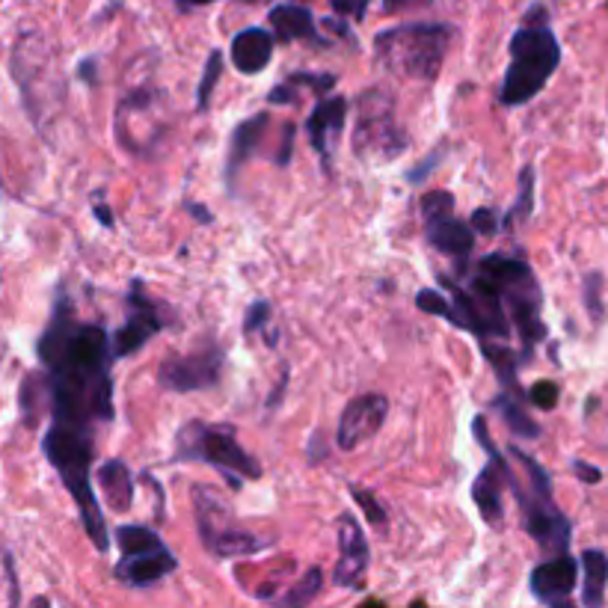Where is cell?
Here are the masks:
<instances>
[{"label": "cell", "instance_id": "cell-1", "mask_svg": "<svg viewBox=\"0 0 608 608\" xmlns=\"http://www.w3.org/2000/svg\"><path fill=\"white\" fill-rule=\"evenodd\" d=\"M42 362L51 422L98 428L114 422V377H110V333L75 315L69 294H57L51 321L36 342Z\"/></svg>", "mask_w": 608, "mask_h": 608}, {"label": "cell", "instance_id": "cell-2", "mask_svg": "<svg viewBox=\"0 0 608 608\" xmlns=\"http://www.w3.org/2000/svg\"><path fill=\"white\" fill-rule=\"evenodd\" d=\"M42 454L60 475L69 496L78 504L80 522L87 538L98 552H110V531H107L105 511L98 502L96 490H92V460H96V440L89 428L78 424L51 422V428L42 437Z\"/></svg>", "mask_w": 608, "mask_h": 608}, {"label": "cell", "instance_id": "cell-3", "mask_svg": "<svg viewBox=\"0 0 608 608\" xmlns=\"http://www.w3.org/2000/svg\"><path fill=\"white\" fill-rule=\"evenodd\" d=\"M511 62L504 71L499 101L504 107H522L543 92L561 66V42L549 27V12L543 3H531L522 27L511 36Z\"/></svg>", "mask_w": 608, "mask_h": 608}, {"label": "cell", "instance_id": "cell-4", "mask_svg": "<svg viewBox=\"0 0 608 608\" xmlns=\"http://www.w3.org/2000/svg\"><path fill=\"white\" fill-rule=\"evenodd\" d=\"M478 276H484L493 285L504 303L511 330L517 326V335L522 342V360H531L535 344L547 339V324L540 317L543 308V292L531 265L520 256H502V253H490L478 262Z\"/></svg>", "mask_w": 608, "mask_h": 608}, {"label": "cell", "instance_id": "cell-5", "mask_svg": "<svg viewBox=\"0 0 608 608\" xmlns=\"http://www.w3.org/2000/svg\"><path fill=\"white\" fill-rule=\"evenodd\" d=\"M451 39H454V27L440 24V21H410V24L380 30L374 36V57L392 75L431 84L440 78Z\"/></svg>", "mask_w": 608, "mask_h": 608}, {"label": "cell", "instance_id": "cell-6", "mask_svg": "<svg viewBox=\"0 0 608 608\" xmlns=\"http://www.w3.org/2000/svg\"><path fill=\"white\" fill-rule=\"evenodd\" d=\"M517 463H522V472L529 478V484H522L517 472L508 481V490L513 493L517 504H520L522 511V529L529 531V538H535L543 552H567L570 549V535H573V526L567 520L565 513L558 511L556 496H552V478L543 467H540L538 460L526 454L522 449L511 445L508 451Z\"/></svg>", "mask_w": 608, "mask_h": 608}, {"label": "cell", "instance_id": "cell-7", "mask_svg": "<svg viewBox=\"0 0 608 608\" xmlns=\"http://www.w3.org/2000/svg\"><path fill=\"white\" fill-rule=\"evenodd\" d=\"M176 460H203L226 478L232 490H241L244 481L262 478V463L241 445L232 424L187 422L178 431Z\"/></svg>", "mask_w": 608, "mask_h": 608}, {"label": "cell", "instance_id": "cell-8", "mask_svg": "<svg viewBox=\"0 0 608 608\" xmlns=\"http://www.w3.org/2000/svg\"><path fill=\"white\" fill-rule=\"evenodd\" d=\"M353 151L365 160H392L410 149L404 125L398 122L395 98L386 89H365L356 98Z\"/></svg>", "mask_w": 608, "mask_h": 608}, {"label": "cell", "instance_id": "cell-9", "mask_svg": "<svg viewBox=\"0 0 608 608\" xmlns=\"http://www.w3.org/2000/svg\"><path fill=\"white\" fill-rule=\"evenodd\" d=\"M114 538L119 547V565L114 576L128 588H151L178 570L176 556L146 526H119Z\"/></svg>", "mask_w": 608, "mask_h": 608}, {"label": "cell", "instance_id": "cell-10", "mask_svg": "<svg viewBox=\"0 0 608 608\" xmlns=\"http://www.w3.org/2000/svg\"><path fill=\"white\" fill-rule=\"evenodd\" d=\"M472 433H475L478 445L484 449L487 454V467L481 469V475L472 481L469 487V493H472V502L481 511L487 526H493V529H502L504 522V487L513 478V469L508 463L502 451L496 449L493 440H490V433H487V419L484 415H475V422H472Z\"/></svg>", "mask_w": 608, "mask_h": 608}, {"label": "cell", "instance_id": "cell-11", "mask_svg": "<svg viewBox=\"0 0 608 608\" xmlns=\"http://www.w3.org/2000/svg\"><path fill=\"white\" fill-rule=\"evenodd\" d=\"M194 502H196L199 535H203L205 549H208L212 556L244 558V556H256V552H262V549L267 547H274V538H258V535H249V531L220 526V517L226 511H223L220 502H217L205 487H196Z\"/></svg>", "mask_w": 608, "mask_h": 608}, {"label": "cell", "instance_id": "cell-12", "mask_svg": "<svg viewBox=\"0 0 608 608\" xmlns=\"http://www.w3.org/2000/svg\"><path fill=\"white\" fill-rule=\"evenodd\" d=\"M223 365H226V351L220 344H205L199 351L187 353V356H173V360L158 365V383L167 392H205L214 389L223 377Z\"/></svg>", "mask_w": 608, "mask_h": 608}, {"label": "cell", "instance_id": "cell-13", "mask_svg": "<svg viewBox=\"0 0 608 608\" xmlns=\"http://www.w3.org/2000/svg\"><path fill=\"white\" fill-rule=\"evenodd\" d=\"M128 321H125L114 335H110V353L114 360H125L131 353L143 351L146 344L167 330V317H164V303L146 297V285L134 280L131 292H128Z\"/></svg>", "mask_w": 608, "mask_h": 608}, {"label": "cell", "instance_id": "cell-14", "mask_svg": "<svg viewBox=\"0 0 608 608\" xmlns=\"http://www.w3.org/2000/svg\"><path fill=\"white\" fill-rule=\"evenodd\" d=\"M389 415V398L380 392H365V395L353 398L351 404L344 406L342 419H339V431H335V442L339 449L351 451L371 440L374 433L383 428Z\"/></svg>", "mask_w": 608, "mask_h": 608}, {"label": "cell", "instance_id": "cell-15", "mask_svg": "<svg viewBox=\"0 0 608 608\" xmlns=\"http://www.w3.org/2000/svg\"><path fill=\"white\" fill-rule=\"evenodd\" d=\"M371 549L362 535V526L353 513L339 517V561L333 570V585L339 588H362L369 576Z\"/></svg>", "mask_w": 608, "mask_h": 608}, {"label": "cell", "instance_id": "cell-16", "mask_svg": "<svg viewBox=\"0 0 608 608\" xmlns=\"http://www.w3.org/2000/svg\"><path fill=\"white\" fill-rule=\"evenodd\" d=\"M351 101L344 96H330L321 98L315 105V110L308 114L306 119V137L308 146L321 155L326 169H333V158L335 149H339V143H342L344 125H347V110Z\"/></svg>", "mask_w": 608, "mask_h": 608}, {"label": "cell", "instance_id": "cell-17", "mask_svg": "<svg viewBox=\"0 0 608 608\" xmlns=\"http://www.w3.org/2000/svg\"><path fill=\"white\" fill-rule=\"evenodd\" d=\"M576 585H579V561L567 552H558L549 561H540L529 576V588L535 600L543 606H570Z\"/></svg>", "mask_w": 608, "mask_h": 608}, {"label": "cell", "instance_id": "cell-18", "mask_svg": "<svg viewBox=\"0 0 608 608\" xmlns=\"http://www.w3.org/2000/svg\"><path fill=\"white\" fill-rule=\"evenodd\" d=\"M424 238L431 247H437L445 256L458 258L460 265H467V258L475 249V232L467 220L454 217V212L433 214L424 217Z\"/></svg>", "mask_w": 608, "mask_h": 608}, {"label": "cell", "instance_id": "cell-19", "mask_svg": "<svg viewBox=\"0 0 608 608\" xmlns=\"http://www.w3.org/2000/svg\"><path fill=\"white\" fill-rule=\"evenodd\" d=\"M267 21L274 27L276 42H308L315 45V48H326L330 45V39H324L321 30H317L312 9L301 7V3H280V7L271 9Z\"/></svg>", "mask_w": 608, "mask_h": 608}, {"label": "cell", "instance_id": "cell-20", "mask_svg": "<svg viewBox=\"0 0 608 608\" xmlns=\"http://www.w3.org/2000/svg\"><path fill=\"white\" fill-rule=\"evenodd\" d=\"M274 33H267L262 27H247L241 33L232 36V66L241 75H258L267 69V62L274 57Z\"/></svg>", "mask_w": 608, "mask_h": 608}, {"label": "cell", "instance_id": "cell-21", "mask_svg": "<svg viewBox=\"0 0 608 608\" xmlns=\"http://www.w3.org/2000/svg\"><path fill=\"white\" fill-rule=\"evenodd\" d=\"M267 125H271V114H258L249 116L244 122L232 131V143H229V158H226V185L229 190L238 182V173L249 164V158L256 155V149L265 140Z\"/></svg>", "mask_w": 608, "mask_h": 608}, {"label": "cell", "instance_id": "cell-22", "mask_svg": "<svg viewBox=\"0 0 608 608\" xmlns=\"http://www.w3.org/2000/svg\"><path fill=\"white\" fill-rule=\"evenodd\" d=\"M98 484L105 490L107 504L116 513H128L134 504V475L131 469L125 467V460L110 458L98 467Z\"/></svg>", "mask_w": 608, "mask_h": 608}, {"label": "cell", "instance_id": "cell-23", "mask_svg": "<svg viewBox=\"0 0 608 608\" xmlns=\"http://www.w3.org/2000/svg\"><path fill=\"white\" fill-rule=\"evenodd\" d=\"M579 567H582V606L600 608L606 606V588H608V556L602 549H585L579 556Z\"/></svg>", "mask_w": 608, "mask_h": 608}, {"label": "cell", "instance_id": "cell-24", "mask_svg": "<svg viewBox=\"0 0 608 608\" xmlns=\"http://www.w3.org/2000/svg\"><path fill=\"white\" fill-rule=\"evenodd\" d=\"M522 401H526V398L511 395V392H504L502 389V392L493 398V413L502 415V422L508 424V431H511L517 440H538L540 424L535 422V419H529Z\"/></svg>", "mask_w": 608, "mask_h": 608}, {"label": "cell", "instance_id": "cell-25", "mask_svg": "<svg viewBox=\"0 0 608 608\" xmlns=\"http://www.w3.org/2000/svg\"><path fill=\"white\" fill-rule=\"evenodd\" d=\"M312 89L317 96H324L335 87V75H308V71H294L283 84H276L267 92V105H294L297 101V89Z\"/></svg>", "mask_w": 608, "mask_h": 608}, {"label": "cell", "instance_id": "cell-26", "mask_svg": "<svg viewBox=\"0 0 608 608\" xmlns=\"http://www.w3.org/2000/svg\"><path fill=\"white\" fill-rule=\"evenodd\" d=\"M18 406H21V419H24L27 428H36L39 415H42V406H48L42 374H27L21 392H18Z\"/></svg>", "mask_w": 608, "mask_h": 608}, {"label": "cell", "instance_id": "cell-27", "mask_svg": "<svg viewBox=\"0 0 608 608\" xmlns=\"http://www.w3.org/2000/svg\"><path fill=\"white\" fill-rule=\"evenodd\" d=\"M531 214H535V167L526 164L520 169V196H517V203L508 214H504L502 229H513V226H522V223L529 220Z\"/></svg>", "mask_w": 608, "mask_h": 608}, {"label": "cell", "instance_id": "cell-28", "mask_svg": "<svg viewBox=\"0 0 608 608\" xmlns=\"http://www.w3.org/2000/svg\"><path fill=\"white\" fill-rule=\"evenodd\" d=\"M220 75H223V51H212L208 53V60H205L199 87H196V110H199V114H205V110L212 107L214 87L220 84Z\"/></svg>", "mask_w": 608, "mask_h": 608}, {"label": "cell", "instance_id": "cell-29", "mask_svg": "<svg viewBox=\"0 0 608 608\" xmlns=\"http://www.w3.org/2000/svg\"><path fill=\"white\" fill-rule=\"evenodd\" d=\"M321 591H324V573H321V567H312L301 582L294 585L292 591L283 594V597H276L274 602H280V606H306V602L315 600Z\"/></svg>", "mask_w": 608, "mask_h": 608}, {"label": "cell", "instance_id": "cell-30", "mask_svg": "<svg viewBox=\"0 0 608 608\" xmlns=\"http://www.w3.org/2000/svg\"><path fill=\"white\" fill-rule=\"evenodd\" d=\"M415 306L433 317H445L451 326H458L460 330L458 306H454V301H451V297H445V294L433 292V288H422V292L415 294Z\"/></svg>", "mask_w": 608, "mask_h": 608}, {"label": "cell", "instance_id": "cell-31", "mask_svg": "<svg viewBox=\"0 0 608 608\" xmlns=\"http://www.w3.org/2000/svg\"><path fill=\"white\" fill-rule=\"evenodd\" d=\"M602 288H606V280H602V274L591 271V274L585 276V283H582L585 308H588V315H591L594 324L606 321V303H602Z\"/></svg>", "mask_w": 608, "mask_h": 608}, {"label": "cell", "instance_id": "cell-32", "mask_svg": "<svg viewBox=\"0 0 608 608\" xmlns=\"http://www.w3.org/2000/svg\"><path fill=\"white\" fill-rule=\"evenodd\" d=\"M351 496H353V502L360 504L362 511H365V517H369L371 526H377V529H386V526H389L386 508L377 502L374 490H365V487H360V484H351Z\"/></svg>", "mask_w": 608, "mask_h": 608}, {"label": "cell", "instance_id": "cell-33", "mask_svg": "<svg viewBox=\"0 0 608 608\" xmlns=\"http://www.w3.org/2000/svg\"><path fill=\"white\" fill-rule=\"evenodd\" d=\"M558 398H561V389H558L556 380H538V383H531V386L526 389V401H529L531 406L543 410V413L556 410Z\"/></svg>", "mask_w": 608, "mask_h": 608}, {"label": "cell", "instance_id": "cell-34", "mask_svg": "<svg viewBox=\"0 0 608 608\" xmlns=\"http://www.w3.org/2000/svg\"><path fill=\"white\" fill-rule=\"evenodd\" d=\"M469 226L475 235H484V238H493L496 232L502 229V217L496 208L484 205V208H475V212L469 214Z\"/></svg>", "mask_w": 608, "mask_h": 608}, {"label": "cell", "instance_id": "cell-35", "mask_svg": "<svg viewBox=\"0 0 608 608\" xmlns=\"http://www.w3.org/2000/svg\"><path fill=\"white\" fill-rule=\"evenodd\" d=\"M271 315H274V306L267 301H256L249 303L247 315H244V333L253 335V333H262L267 326V321H271Z\"/></svg>", "mask_w": 608, "mask_h": 608}, {"label": "cell", "instance_id": "cell-36", "mask_svg": "<svg viewBox=\"0 0 608 608\" xmlns=\"http://www.w3.org/2000/svg\"><path fill=\"white\" fill-rule=\"evenodd\" d=\"M419 212H422V217H433V214H442V212H454V194H449V190H431V194L422 196Z\"/></svg>", "mask_w": 608, "mask_h": 608}, {"label": "cell", "instance_id": "cell-37", "mask_svg": "<svg viewBox=\"0 0 608 608\" xmlns=\"http://www.w3.org/2000/svg\"><path fill=\"white\" fill-rule=\"evenodd\" d=\"M371 0H330V7L344 18H353V21H362L365 12H369Z\"/></svg>", "mask_w": 608, "mask_h": 608}, {"label": "cell", "instance_id": "cell-38", "mask_svg": "<svg viewBox=\"0 0 608 608\" xmlns=\"http://www.w3.org/2000/svg\"><path fill=\"white\" fill-rule=\"evenodd\" d=\"M433 0H383V12L398 16V12H410V9H428Z\"/></svg>", "mask_w": 608, "mask_h": 608}, {"label": "cell", "instance_id": "cell-39", "mask_svg": "<svg viewBox=\"0 0 608 608\" xmlns=\"http://www.w3.org/2000/svg\"><path fill=\"white\" fill-rule=\"evenodd\" d=\"M440 155L442 151H433L431 158L424 160L422 167H415V169H410V173H406V182H410V185H419V182H422V178H428L431 176V169H437L440 167Z\"/></svg>", "mask_w": 608, "mask_h": 608}, {"label": "cell", "instance_id": "cell-40", "mask_svg": "<svg viewBox=\"0 0 608 608\" xmlns=\"http://www.w3.org/2000/svg\"><path fill=\"white\" fill-rule=\"evenodd\" d=\"M292 151H294V125L288 122L283 128V149L276 151V164H280V167H288V164H292Z\"/></svg>", "mask_w": 608, "mask_h": 608}, {"label": "cell", "instance_id": "cell-41", "mask_svg": "<svg viewBox=\"0 0 608 608\" xmlns=\"http://www.w3.org/2000/svg\"><path fill=\"white\" fill-rule=\"evenodd\" d=\"M573 475L579 478V481H585V484H600L602 481L600 469L591 467V463H585V460H573Z\"/></svg>", "mask_w": 608, "mask_h": 608}, {"label": "cell", "instance_id": "cell-42", "mask_svg": "<svg viewBox=\"0 0 608 608\" xmlns=\"http://www.w3.org/2000/svg\"><path fill=\"white\" fill-rule=\"evenodd\" d=\"M78 78L80 80H89V84L96 87V84H98V62L96 60H80Z\"/></svg>", "mask_w": 608, "mask_h": 608}, {"label": "cell", "instance_id": "cell-43", "mask_svg": "<svg viewBox=\"0 0 608 608\" xmlns=\"http://www.w3.org/2000/svg\"><path fill=\"white\" fill-rule=\"evenodd\" d=\"M185 208L190 214H194V217L199 223H214V214L208 212V208H203V205H199V203H185Z\"/></svg>", "mask_w": 608, "mask_h": 608}, {"label": "cell", "instance_id": "cell-44", "mask_svg": "<svg viewBox=\"0 0 608 608\" xmlns=\"http://www.w3.org/2000/svg\"><path fill=\"white\" fill-rule=\"evenodd\" d=\"M92 212H96V220L101 223V226H105V229H114L116 217H114V214H110V208H107V205H96V208H92Z\"/></svg>", "mask_w": 608, "mask_h": 608}, {"label": "cell", "instance_id": "cell-45", "mask_svg": "<svg viewBox=\"0 0 608 608\" xmlns=\"http://www.w3.org/2000/svg\"><path fill=\"white\" fill-rule=\"evenodd\" d=\"M190 7H205V3H214V0H187Z\"/></svg>", "mask_w": 608, "mask_h": 608}]
</instances>
